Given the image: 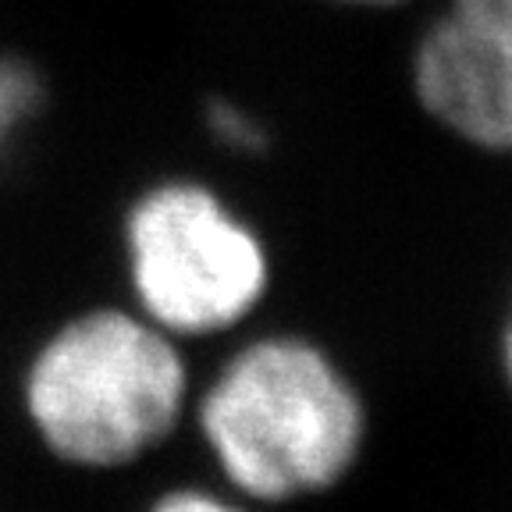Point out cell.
Instances as JSON below:
<instances>
[{
    "instance_id": "6da1fadb",
    "label": "cell",
    "mask_w": 512,
    "mask_h": 512,
    "mask_svg": "<svg viewBox=\"0 0 512 512\" xmlns=\"http://www.w3.org/2000/svg\"><path fill=\"white\" fill-rule=\"evenodd\" d=\"M189 420L224 488L264 509L338 491L370 448V402L320 338L246 335L196 381Z\"/></svg>"
},
{
    "instance_id": "7a4b0ae2",
    "label": "cell",
    "mask_w": 512,
    "mask_h": 512,
    "mask_svg": "<svg viewBox=\"0 0 512 512\" xmlns=\"http://www.w3.org/2000/svg\"><path fill=\"white\" fill-rule=\"evenodd\" d=\"M192 395L185 342L128 303H93L54 320L15 377L32 445L75 473L146 463L185 427Z\"/></svg>"
},
{
    "instance_id": "3957f363",
    "label": "cell",
    "mask_w": 512,
    "mask_h": 512,
    "mask_svg": "<svg viewBox=\"0 0 512 512\" xmlns=\"http://www.w3.org/2000/svg\"><path fill=\"white\" fill-rule=\"evenodd\" d=\"M125 303L178 342L239 335L274 288L264 228L196 175L139 185L118 217Z\"/></svg>"
},
{
    "instance_id": "277c9868",
    "label": "cell",
    "mask_w": 512,
    "mask_h": 512,
    "mask_svg": "<svg viewBox=\"0 0 512 512\" xmlns=\"http://www.w3.org/2000/svg\"><path fill=\"white\" fill-rule=\"evenodd\" d=\"M409 93L448 139L512 157V0H448L413 40Z\"/></svg>"
},
{
    "instance_id": "5b68a950",
    "label": "cell",
    "mask_w": 512,
    "mask_h": 512,
    "mask_svg": "<svg viewBox=\"0 0 512 512\" xmlns=\"http://www.w3.org/2000/svg\"><path fill=\"white\" fill-rule=\"evenodd\" d=\"M50 107V79L22 50H0V178L8 175L36 136Z\"/></svg>"
},
{
    "instance_id": "8992f818",
    "label": "cell",
    "mask_w": 512,
    "mask_h": 512,
    "mask_svg": "<svg viewBox=\"0 0 512 512\" xmlns=\"http://www.w3.org/2000/svg\"><path fill=\"white\" fill-rule=\"evenodd\" d=\"M203 125H207L210 139H214L221 150L235 153V157H256V153H264L267 143H271L264 121L256 118L249 107L228 100V96L207 100V107H203Z\"/></svg>"
},
{
    "instance_id": "52a82bcc",
    "label": "cell",
    "mask_w": 512,
    "mask_h": 512,
    "mask_svg": "<svg viewBox=\"0 0 512 512\" xmlns=\"http://www.w3.org/2000/svg\"><path fill=\"white\" fill-rule=\"evenodd\" d=\"M139 512H271L264 505L249 502L239 491L217 484H200V480H182L171 488L157 491Z\"/></svg>"
},
{
    "instance_id": "ba28073f",
    "label": "cell",
    "mask_w": 512,
    "mask_h": 512,
    "mask_svg": "<svg viewBox=\"0 0 512 512\" xmlns=\"http://www.w3.org/2000/svg\"><path fill=\"white\" fill-rule=\"evenodd\" d=\"M495 363H498V377H502L505 392H509V399H512V288H509V303H505V313H502V324H498Z\"/></svg>"
},
{
    "instance_id": "9c48e42d",
    "label": "cell",
    "mask_w": 512,
    "mask_h": 512,
    "mask_svg": "<svg viewBox=\"0 0 512 512\" xmlns=\"http://www.w3.org/2000/svg\"><path fill=\"white\" fill-rule=\"evenodd\" d=\"M331 4H342V8H360V11H392V8L409 4V0H331Z\"/></svg>"
}]
</instances>
